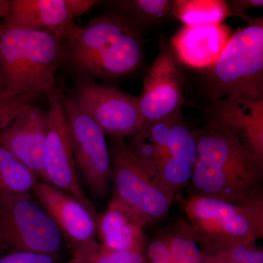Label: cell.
Returning a JSON list of instances; mask_svg holds the SVG:
<instances>
[{"mask_svg": "<svg viewBox=\"0 0 263 263\" xmlns=\"http://www.w3.org/2000/svg\"><path fill=\"white\" fill-rule=\"evenodd\" d=\"M67 263H87L86 261L85 260L84 257H81V255H79V254H73V257L72 258L69 260Z\"/></svg>", "mask_w": 263, "mask_h": 263, "instance_id": "obj_30", "label": "cell"}, {"mask_svg": "<svg viewBox=\"0 0 263 263\" xmlns=\"http://www.w3.org/2000/svg\"><path fill=\"white\" fill-rule=\"evenodd\" d=\"M32 195L51 218L73 254H85L100 247L97 214L60 189L38 180Z\"/></svg>", "mask_w": 263, "mask_h": 263, "instance_id": "obj_12", "label": "cell"}, {"mask_svg": "<svg viewBox=\"0 0 263 263\" xmlns=\"http://www.w3.org/2000/svg\"><path fill=\"white\" fill-rule=\"evenodd\" d=\"M148 263H174L163 235L152 240L146 248Z\"/></svg>", "mask_w": 263, "mask_h": 263, "instance_id": "obj_27", "label": "cell"}, {"mask_svg": "<svg viewBox=\"0 0 263 263\" xmlns=\"http://www.w3.org/2000/svg\"><path fill=\"white\" fill-rule=\"evenodd\" d=\"M10 0H0V22L4 20L9 10Z\"/></svg>", "mask_w": 263, "mask_h": 263, "instance_id": "obj_29", "label": "cell"}, {"mask_svg": "<svg viewBox=\"0 0 263 263\" xmlns=\"http://www.w3.org/2000/svg\"><path fill=\"white\" fill-rule=\"evenodd\" d=\"M166 151L176 158L188 161L194 164L197 158L196 138L184 125L180 115L175 119L170 129Z\"/></svg>", "mask_w": 263, "mask_h": 263, "instance_id": "obj_22", "label": "cell"}, {"mask_svg": "<svg viewBox=\"0 0 263 263\" xmlns=\"http://www.w3.org/2000/svg\"><path fill=\"white\" fill-rule=\"evenodd\" d=\"M101 3L96 0H10L3 21L15 27L49 33L63 42L76 35V18Z\"/></svg>", "mask_w": 263, "mask_h": 263, "instance_id": "obj_13", "label": "cell"}, {"mask_svg": "<svg viewBox=\"0 0 263 263\" xmlns=\"http://www.w3.org/2000/svg\"><path fill=\"white\" fill-rule=\"evenodd\" d=\"M58 254L16 252L0 255V263H58Z\"/></svg>", "mask_w": 263, "mask_h": 263, "instance_id": "obj_26", "label": "cell"}, {"mask_svg": "<svg viewBox=\"0 0 263 263\" xmlns=\"http://www.w3.org/2000/svg\"><path fill=\"white\" fill-rule=\"evenodd\" d=\"M226 2L234 16L248 21L249 24L262 22V17L261 18L254 19L249 17L247 13L249 10L262 8V0H232Z\"/></svg>", "mask_w": 263, "mask_h": 263, "instance_id": "obj_28", "label": "cell"}, {"mask_svg": "<svg viewBox=\"0 0 263 263\" xmlns=\"http://www.w3.org/2000/svg\"><path fill=\"white\" fill-rule=\"evenodd\" d=\"M184 77L179 62L164 43L143 81L138 97L144 125L181 114L184 104Z\"/></svg>", "mask_w": 263, "mask_h": 263, "instance_id": "obj_11", "label": "cell"}, {"mask_svg": "<svg viewBox=\"0 0 263 263\" xmlns=\"http://www.w3.org/2000/svg\"><path fill=\"white\" fill-rule=\"evenodd\" d=\"M105 5L110 12L125 17L141 33L173 17L170 0H115L105 2Z\"/></svg>", "mask_w": 263, "mask_h": 263, "instance_id": "obj_18", "label": "cell"}, {"mask_svg": "<svg viewBox=\"0 0 263 263\" xmlns=\"http://www.w3.org/2000/svg\"><path fill=\"white\" fill-rule=\"evenodd\" d=\"M72 95L79 108L112 138L124 139L144 126L138 97L84 75H73Z\"/></svg>", "mask_w": 263, "mask_h": 263, "instance_id": "obj_8", "label": "cell"}, {"mask_svg": "<svg viewBox=\"0 0 263 263\" xmlns=\"http://www.w3.org/2000/svg\"><path fill=\"white\" fill-rule=\"evenodd\" d=\"M202 263H235V262H202Z\"/></svg>", "mask_w": 263, "mask_h": 263, "instance_id": "obj_32", "label": "cell"}, {"mask_svg": "<svg viewBox=\"0 0 263 263\" xmlns=\"http://www.w3.org/2000/svg\"><path fill=\"white\" fill-rule=\"evenodd\" d=\"M39 95L37 93L16 96L6 93L0 95V130L6 127L22 109L32 104Z\"/></svg>", "mask_w": 263, "mask_h": 263, "instance_id": "obj_25", "label": "cell"}, {"mask_svg": "<svg viewBox=\"0 0 263 263\" xmlns=\"http://www.w3.org/2000/svg\"><path fill=\"white\" fill-rule=\"evenodd\" d=\"M197 158L192 193L238 204L263 202V161L227 133L208 124L194 133Z\"/></svg>", "mask_w": 263, "mask_h": 263, "instance_id": "obj_1", "label": "cell"}, {"mask_svg": "<svg viewBox=\"0 0 263 263\" xmlns=\"http://www.w3.org/2000/svg\"><path fill=\"white\" fill-rule=\"evenodd\" d=\"M143 227L113 201L97 216V235L100 247L109 251L146 253Z\"/></svg>", "mask_w": 263, "mask_h": 263, "instance_id": "obj_17", "label": "cell"}, {"mask_svg": "<svg viewBox=\"0 0 263 263\" xmlns=\"http://www.w3.org/2000/svg\"><path fill=\"white\" fill-rule=\"evenodd\" d=\"M63 41L49 33L0 22V81L12 96L56 87Z\"/></svg>", "mask_w": 263, "mask_h": 263, "instance_id": "obj_3", "label": "cell"}, {"mask_svg": "<svg viewBox=\"0 0 263 263\" xmlns=\"http://www.w3.org/2000/svg\"><path fill=\"white\" fill-rule=\"evenodd\" d=\"M5 91L4 89H3V84H2L1 81H0V95L4 94Z\"/></svg>", "mask_w": 263, "mask_h": 263, "instance_id": "obj_31", "label": "cell"}, {"mask_svg": "<svg viewBox=\"0 0 263 263\" xmlns=\"http://www.w3.org/2000/svg\"><path fill=\"white\" fill-rule=\"evenodd\" d=\"M141 35L125 17L109 12L91 19L64 43L62 65L72 75L98 81L127 77L143 62Z\"/></svg>", "mask_w": 263, "mask_h": 263, "instance_id": "obj_2", "label": "cell"}, {"mask_svg": "<svg viewBox=\"0 0 263 263\" xmlns=\"http://www.w3.org/2000/svg\"><path fill=\"white\" fill-rule=\"evenodd\" d=\"M202 262L263 263V250L262 247L251 245L233 247L214 252H203Z\"/></svg>", "mask_w": 263, "mask_h": 263, "instance_id": "obj_23", "label": "cell"}, {"mask_svg": "<svg viewBox=\"0 0 263 263\" xmlns=\"http://www.w3.org/2000/svg\"><path fill=\"white\" fill-rule=\"evenodd\" d=\"M109 152L114 185L111 200L143 228L162 220L176 197L154 177L124 139L111 138Z\"/></svg>", "mask_w": 263, "mask_h": 263, "instance_id": "obj_5", "label": "cell"}, {"mask_svg": "<svg viewBox=\"0 0 263 263\" xmlns=\"http://www.w3.org/2000/svg\"><path fill=\"white\" fill-rule=\"evenodd\" d=\"M162 235L174 263H202L200 238L188 221L178 219Z\"/></svg>", "mask_w": 263, "mask_h": 263, "instance_id": "obj_20", "label": "cell"}, {"mask_svg": "<svg viewBox=\"0 0 263 263\" xmlns=\"http://www.w3.org/2000/svg\"><path fill=\"white\" fill-rule=\"evenodd\" d=\"M183 209L203 252L255 245L262 238L263 202L238 205L192 193Z\"/></svg>", "mask_w": 263, "mask_h": 263, "instance_id": "obj_4", "label": "cell"}, {"mask_svg": "<svg viewBox=\"0 0 263 263\" xmlns=\"http://www.w3.org/2000/svg\"><path fill=\"white\" fill-rule=\"evenodd\" d=\"M46 94L48 110L43 181L65 192L91 210L95 211L79 180L70 129L62 103V92L56 86Z\"/></svg>", "mask_w": 263, "mask_h": 263, "instance_id": "obj_10", "label": "cell"}, {"mask_svg": "<svg viewBox=\"0 0 263 263\" xmlns=\"http://www.w3.org/2000/svg\"><path fill=\"white\" fill-rule=\"evenodd\" d=\"M47 110L34 103L22 109L0 130V146L44 181V153Z\"/></svg>", "mask_w": 263, "mask_h": 263, "instance_id": "obj_15", "label": "cell"}, {"mask_svg": "<svg viewBox=\"0 0 263 263\" xmlns=\"http://www.w3.org/2000/svg\"><path fill=\"white\" fill-rule=\"evenodd\" d=\"M209 124L232 135L263 161V95L236 94L213 101Z\"/></svg>", "mask_w": 263, "mask_h": 263, "instance_id": "obj_14", "label": "cell"}, {"mask_svg": "<svg viewBox=\"0 0 263 263\" xmlns=\"http://www.w3.org/2000/svg\"><path fill=\"white\" fill-rule=\"evenodd\" d=\"M37 181L30 170L0 146V197L32 193Z\"/></svg>", "mask_w": 263, "mask_h": 263, "instance_id": "obj_21", "label": "cell"}, {"mask_svg": "<svg viewBox=\"0 0 263 263\" xmlns=\"http://www.w3.org/2000/svg\"><path fill=\"white\" fill-rule=\"evenodd\" d=\"M172 15L183 26L222 24L226 19L234 16L223 0H174Z\"/></svg>", "mask_w": 263, "mask_h": 263, "instance_id": "obj_19", "label": "cell"}, {"mask_svg": "<svg viewBox=\"0 0 263 263\" xmlns=\"http://www.w3.org/2000/svg\"><path fill=\"white\" fill-rule=\"evenodd\" d=\"M63 237L32 193L0 197V255L58 254Z\"/></svg>", "mask_w": 263, "mask_h": 263, "instance_id": "obj_7", "label": "cell"}, {"mask_svg": "<svg viewBox=\"0 0 263 263\" xmlns=\"http://www.w3.org/2000/svg\"><path fill=\"white\" fill-rule=\"evenodd\" d=\"M205 79L207 98L212 101L229 95H263L262 22L233 34Z\"/></svg>", "mask_w": 263, "mask_h": 263, "instance_id": "obj_6", "label": "cell"}, {"mask_svg": "<svg viewBox=\"0 0 263 263\" xmlns=\"http://www.w3.org/2000/svg\"><path fill=\"white\" fill-rule=\"evenodd\" d=\"M62 98L77 168L91 193L96 197H105L112 182L105 133L79 108L70 93H62Z\"/></svg>", "mask_w": 263, "mask_h": 263, "instance_id": "obj_9", "label": "cell"}, {"mask_svg": "<svg viewBox=\"0 0 263 263\" xmlns=\"http://www.w3.org/2000/svg\"><path fill=\"white\" fill-rule=\"evenodd\" d=\"M79 254L87 263H148L146 253L109 251L101 247L91 252Z\"/></svg>", "mask_w": 263, "mask_h": 263, "instance_id": "obj_24", "label": "cell"}, {"mask_svg": "<svg viewBox=\"0 0 263 263\" xmlns=\"http://www.w3.org/2000/svg\"><path fill=\"white\" fill-rule=\"evenodd\" d=\"M233 35L224 24L183 26L171 40V48L179 63L208 69L216 62Z\"/></svg>", "mask_w": 263, "mask_h": 263, "instance_id": "obj_16", "label": "cell"}]
</instances>
